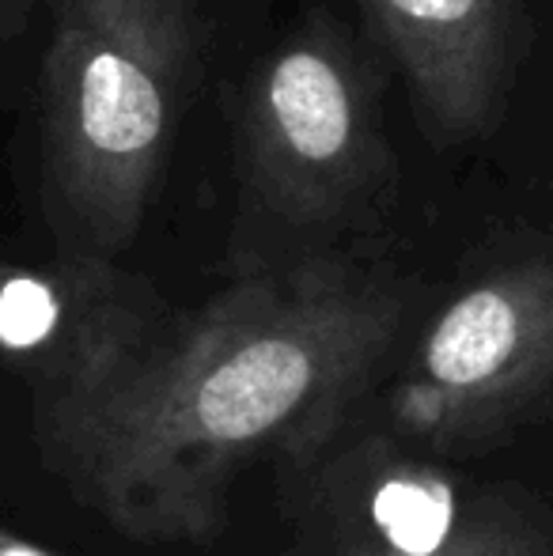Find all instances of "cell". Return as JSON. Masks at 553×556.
<instances>
[{"label": "cell", "mask_w": 553, "mask_h": 556, "mask_svg": "<svg viewBox=\"0 0 553 556\" xmlns=\"http://www.w3.org/2000/svg\"><path fill=\"white\" fill-rule=\"evenodd\" d=\"M394 326L391 295L345 265L259 273L155 333L111 387L38 428V446L73 496L122 534L209 538L243 469L330 440Z\"/></svg>", "instance_id": "cell-1"}, {"label": "cell", "mask_w": 553, "mask_h": 556, "mask_svg": "<svg viewBox=\"0 0 553 556\" xmlns=\"http://www.w3.org/2000/svg\"><path fill=\"white\" fill-rule=\"evenodd\" d=\"M198 50V0H76L68 190L91 239L122 247L160 175Z\"/></svg>", "instance_id": "cell-2"}, {"label": "cell", "mask_w": 553, "mask_h": 556, "mask_svg": "<svg viewBox=\"0 0 553 556\" xmlns=\"http://www.w3.org/2000/svg\"><path fill=\"white\" fill-rule=\"evenodd\" d=\"M243 148L254 190L296 224L341 216L376 186L384 170L376 91L330 23L303 27L251 73Z\"/></svg>", "instance_id": "cell-3"}, {"label": "cell", "mask_w": 553, "mask_h": 556, "mask_svg": "<svg viewBox=\"0 0 553 556\" xmlns=\"http://www.w3.org/2000/svg\"><path fill=\"white\" fill-rule=\"evenodd\" d=\"M553 379V265L519 262L470 285L420 337L391 397L402 432L466 440Z\"/></svg>", "instance_id": "cell-4"}, {"label": "cell", "mask_w": 553, "mask_h": 556, "mask_svg": "<svg viewBox=\"0 0 553 556\" xmlns=\"http://www.w3.org/2000/svg\"><path fill=\"white\" fill-rule=\"evenodd\" d=\"M155 333L152 311L103 273L0 280V352L30 371L35 432L111 387Z\"/></svg>", "instance_id": "cell-5"}, {"label": "cell", "mask_w": 553, "mask_h": 556, "mask_svg": "<svg viewBox=\"0 0 553 556\" xmlns=\"http://www.w3.org/2000/svg\"><path fill=\"white\" fill-rule=\"evenodd\" d=\"M364 15L436 140H470L497 122L516 61V0H364Z\"/></svg>", "instance_id": "cell-6"}, {"label": "cell", "mask_w": 553, "mask_h": 556, "mask_svg": "<svg viewBox=\"0 0 553 556\" xmlns=\"http://www.w3.org/2000/svg\"><path fill=\"white\" fill-rule=\"evenodd\" d=\"M372 519L384 538V553L428 556L455 534V492L443 477L406 469L376 489Z\"/></svg>", "instance_id": "cell-7"}, {"label": "cell", "mask_w": 553, "mask_h": 556, "mask_svg": "<svg viewBox=\"0 0 553 556\" xmlns=\"http://www.w3.org/2000/svg\"><path fill=\"white\" fill-rule=\"evenodd\" d=\"M0 556H53V553H46L42 545L23 542V538H15V534H8V530H0Z\"/></svg>", "instance_id": "cell-8"}, {"label": "cell", "mask_w": 553, "mask_h": 556, "mask_svg": "<svg viewBox=\"0 0 553 556\" xmlns=\"http://www.w3.org/2000/svg\"><path fill=\"white\" fill-rule=\"evenodd\" d=\"M428 556H486V553H466V542H455V534H451V542L443 545V549H436V553H428Z\"/></svg>", "instance_id": "cell-9"}]
</instances>
